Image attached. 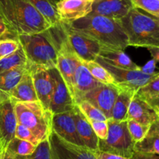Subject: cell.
<instances>
[{"instance_id":"obj_37","label":"cell","mask_w":159,"mask_h":159,"mask_svg":"<svg viewBox=\"0 0 159 159\" xmlns=\"http://www.w3.org/2000/svg\"><path fill=\"white\" fill-rule=\"evenodd\" d=\"M91 124L95 133L99 140H105L108 135V123L107 121H97V120L88 119Z\"/></svg>"},{"instance_id":"obj_35","label":"cell","mask_w":159,"mask_h":159,"mask_svg":"<svg viewBox=\"0 0 159 159\" xmlns=\"http://www.w3.org/2000/svg\"><path fill=\"white\" fill-rule=\"evenodd\" d=\"M15 137L30 142L31 143H33L35 146H37L40 143V142L37 140V139L34 137L32 132L27 127H26L23 125L19 124V123H17L16 128Z\"/></svg>"},{"instance_id":"obj_50","label":"cell","mask_w":159,"mask_h":159,"mask_svg":"<svg viewBox=\"0 0 159 159\" xmlns=\"http://www.w3.org/2000/svg\"><path fill=\"white\" fill-rule=\"evenodd\" d=\"M0 20H2V13H1V11H0Z\"/></svg>"},{"instance_id":"obj_6","label":"cell","mask_w":159,"mask_h":159,"mask_svg":"<svg viewBox=\"0 0 159 159\" xmlns=\"http://www.w3.org/2000/svg\"><path fill=\"white\" fill-rule=\"evenodd\" d=\"M108 135L105 140H99L98 151L131 158L135 143L127 128V121L116 122L108 118Z\"/></svg>"},{"instance_id":"obj_30","label":"cell","mask_w":159,"mask_h":159,"mask_svg":"<svg viewBox=\"0 0 159 159\" xmlns=\"http://www.w3.org/2000/svg\"><path fill=\"white\" fill-rule=\"evenodd\" d=\"M136 94L147 102L159 97V73L147 84L140 88Z\"/></svg>"},{"instance_id":"obj_38","label":"cell","mask_w":159,"mask_h":159,"mask_svg":"<svg viewBox=\"0 0 159 159\" xmlns=\"http://www.w3.org/2000/svg\"><path fill=\"white\" fill-rule=\"evenodd\" d=\"M140 70L143 72V73H146V74H155L157 72L155 71L156 70V62L153 59H151L148 62L145 64L144 66L140 67Z\"/></svg>"},{"instance_id":"obj_42","label":"cell","mask_w":159,"mask_h":159,"mask_svg":"<svg viewBox=\"0 0 159 159\" xmlns=\"http://www.w3.org/2000/svg\"><path fill=\"white\" fill-rule=\"evenodd\" d=\"M0 159H30V156H19L5 151L0 154Z\"/></svg>"},{"instance_id":"obj_47","label":"cell","mask_w":159,"mask_h":159,"mask_svg":"<svg viewBox=\"0 0 159 159\" xmlns=\"http://www.w3.org/2000/svg\"><path fill=\"white\" fill-rule=\"evenodd\" d=\"M154 108H155V110L156 111L157 114H158V117H159V106H155V107H153Z\"/></svg>"},{"instance_id":"obj_3","label":"cell","mask_w":159,"mask_h":159,"mask_svg":"<svg viewBox=\"0 0 159 159\" xmlns=\"http://www.w3.org/2000/svg\"><path fill=\"white\" fill-rule=\"evenodd\" d=\"M0 11L2 20L16 37L38 34L51 27L27 0H0Z\"/></svg>"},{"instance_id":"obj_21","label":"cell","mask_w":159,"mask_h":159,"mask_svg":"<svg viewBox=\"0 0 159 159\" xmlns=\"http://www.w3.org/2000/svg\"><path fill=\"white\" fill-rule=\"evenodd\" d=\"M28 70L27 65L0 73V104L10 99L12 89Z\"/></svg>"},{"instance_id":"obj_7","label":"cell","mask_w":159,"mask_h":159,"mask_svg":"<svg viewBox=\"0 0 159 159\" xmlns=\"http://www.w3.org/2000/svg\"><path fill=\"white\" fill-rule=\"evenodd\" d=\"M96 61L110 73L114 80V84L119 87L129 88L137 93L140 88L147 84L159 72L155 74H146L141 70H127L114 66L97 56Z\"/></svg>"},{"instance_id":"obj_25","label":"cell","mask_w":159,"mask_h":159,"mask_svg":"<svg viewBox=\"0 0 159 159\" xmlns=\"http://www.w3.org/2000/svg\"><path fill=\"white\" fill-rule=\"evenodd\" d=\"M49 23L51 26H55L61 23L57 14L56 4L51 0H27Z\"/></svg>"},{"instance_id":"obj_40","label":"cell","mask_w":159,"mask_h":159,"mask_svg":"<svg viewBox=\"0 0 159 159\" xmlns=\"http://www.w3.org/2000/svg\"><path fill=\"white\" fill-rule=\"evenodd\" d=\"M0 36L4 37H11V38H17L14 34H12L7 25L4 23V21L0 20Z\"/></svg>"},{"instance_id":"obj_15","label":"cell","mask_w":159,"mask_h":159,"mask_svg":"<svg viewBox=\"0 0 159 159\" xmlns=\"http://www.w3.org/2000/svg\"><path fill=\"white\" fill-rule=\"evenodd\" d=\"M134 8L130 0H95L90 15H99L120 20Z\"/></svg>"},{"instance_id":"obj_17","label":"cell","mask_w":159,"mask_h":159,"mask_svg":"<svg viewBox=\"0 0 159 159\" xmlns=\"http://www.w3.org/2000/svg\"><path fill=\"white\" fill-rule=\"evenodd\" d=\"M17 126L15 112V102L12 100L0 104V135L5 147H7L9 142L15 137Z\"/></svg>"},{"instance_id":"obj_49","label":"cell","mask_w":159,"mask_h":159,"mask_svg":"<svg viewBox=\"0 0 159 159\" xmlns=\"http://www.w3.org/2000/svg\"><path fill=\"white\" fill-rule=\"evenodd\" d=\"M83 1H86V2H94L95 0H83Z\"/></svg>"},{"instance_id":"obj_20","label":"cell","mask_w":159,"mask_h":159,"mask_svg":"<svg viewBox=\"0 0 159 159\" xmlns=\"http://www.w3.org/2000/svg\"><path fill=\"white\" fill-rule=\"evenodd\" d=\"M75 120V126L77 132L84 147L93 151H98L99 138L95 133L93 127L85 115L82 113L77 105L73 109Z\"/></svg>"},{"instance_id":"obj_29","label":"cell","mask_w":159,"mask_h":159,"mask_svg":"<svg viewBox=\"0 0 159 159\" xmlns=\"http://www.w3.org/2000/svg\"><path fill=\"white\" fill-rule=\"evenodd\" d=\"M37 146L26 140L14 137L9 143L6 151L19 156H30L35 151Z\"/></svg>"},{"instance_id":"obj_27","label":"cell","mask_w":159,"mask_h":159,"mask_svg":"<svg viewBox=\"0 0 159 159\" xmlns=\"http://www.w3.org/2000/svg\"><path fill=\"white\" fill-rule=\"evenodd\" d=\"M82 63L93 77L103 84H114V80L110 73L96 60L82 61Z\"/></svg>"},{"instance_id":"obj_4","label":"cell","mask_w":159,"mask_h":159,"mask_svg":"<svg viewBox=\"0 0 159 159\" xmlns=\"http://www.w3.org/2000/svg\"><path fill=\"white\" fill-rule=\"evenodd\" d=\"M119 21L127 34L129 46L159 48V23L155 17L134 7Z\"/></svg>"},{"instance_id":"obj_13","label":"cell","mask_w":159,"mask_h":159,"mask_svg":"<svg viewBox=\"0 0 159 159\" xmlns=\"http://www.w3.org/2000/svg\"><path fill=\"white\" fill-rule=\"evenodd\" d=\"M52 131L69 143L84 147L76 129L73 110L54 114L52 119Z\"/></svg>"},{"instance_id":"obj_32","label":"cell","mask_w":159,"mask_h":159,"mask_svg":"<svg viewBox=\"0 0 159 159\" xmlns=\"http://www.w3.org/2000/svg\"><path fill=\"white\" fill-rule=\"evenodd\" d=\"M76 105L85 116L87 119L97 120V121H107L108 118L100 110L93 106L87 101H82Z\"/></svg>"},{"instance_id":"obj_23","label":"cell","mask_w":159,"mask_h":159,"mask_svg":"<svg viewBox=\"0 0 159 159\" xmlns=\"http://www.w3.org/2000/svg\"><path fill=\"white\" fill-rule=\"evenodd\" d=\"M136 92L131 89L119 87V93L112 108L110 118L116 122L127 121L130 104Z\"/></svg>"},{"instance_id":"obj_31","label":"cell","mask_w":159,"mask_h":159,"mask_svg":"<svg viewBox=\"0 0 159 159\" xmlns=\"http://www.w3.org/2000/svg\"><path fill=\"white\" fill-rule=\"evenodd\" d=\"M127 125L132 140L135 143L141 141L145 137V136L148 133L151 127V126L142 124L130 118H127Z\"/></svg>"},{"instance_id":"obj_44","label":"cell","mask_w":159,"mask_h":159,"mask_svg":"<svg viewBox=\"0 0 159 159\" xmlns=\"http://www.w3.org/2000/svg\"><path fill=\"white\" fill-rule=\"evenodd\" d=\"M148 132H153V133L159 134V118H158V119L151 126Z\"/></svg>"},{"instance_id":"obj_11","label":"cell","mask_w":159,"mask_h":159,"mask_svg":"<svg viewBox=\"0 0 159 159\" xmlns=\"http://www.w3.org/2000/svg\"><path fill=\"white\" fill-rule=\"evenodd\" d=\"M81 62H82V59H79L76 55L75 53L73 51V50L67 42L66 37L65 36L58 48L56 68L57 69L61 76L63 78L72 98L74 75L76 68Z\"/></svg>"},{"instance_id":"obj_18","label":"cell","mask_w":159,"mask_h":159,"mask_svg":"<svg viewBox=\"0 0 159 159\" xmlns=\"http://www.w3.org/2000/svg\"><path fill=\"white\" fill-rule=\"evenodd\" d=\"M101 84L102 83L93 77V75L83 65L82 60V62L76 68L73 81V99L75 104L80 102L82 98L88 92Z\"/></svg>"},{"instance_id":"obj_24","label":"cell","mask_w":159,"mask_h":159,"mask_svg":"<svg viewBox=\"0 0 159 159\" xmlns=\"http://www.w3.org/2000/svg\"><path fill=\"white\" fill-rule=\"evenodd\" d=\"M98 56L105 62L114 66L127 69V70H139L140 69V66L134 63L122 50L101 49Z\"/></svg>"},{"instance_id":"obj_43","label":"cell","mask_w":159,"mask_h":159,"mask_svg":"<svg viewBox=\"0 0 159 159\" xmlns=\"http://www.w3.org/2000/svg\"><path fill=\"white\" fill-rule=\"evenodd\" d=\"M149 52L151 53L152 56V59L155 61L156 62H159V48L157 47H150V48H147Z\"/></svg>"},{"instance_id":"obj_52","label":"cell","mask_w":159,"mask_h":159,"mask_svg":"<svg viewBox=\"0 0 159 159\" xmlns=\"http://www.w3.org/2000/svg\"><path fill=\"white\" fill-rule=\"evenodd\" d=\"M157 19V20H158V23H159V18H156Z\"/></svg>"},{"instance_id":"obj_39","label":"cell","mask_w":159,"mask_h":159,"mask_svg":"<svg viewBox=\"0 0 159 159\" xmlns=\"http://www.w3.org/2000/svg\"><path fill=\"white\" fill-rule=\"evenodd\" d=\"M130 159H159V155L155 154H148V153L134 151Z\"/></svg>"},{"instance_id":"obj_2","label":"cell","mask_w":159,"mask_h":159,"mask_svg":"<svg viewBox=\"0 0 159 159\" xmlns=\"http://www.w3.org/2000/svg\"><path fill=\"white\" fill-rule=\"evenodd\" d=\"M65 23L74 31L98 42L101 49L124 51L129 46L127 34L118 20L89 14L86 17Z\"/></svg>"},{"instance_id":"obj_14","label":"cell","mask_w":159,"mask_h":159,"mask_svg":"<svg viewBox=\"0 0 159 159\" xmlns=\"http://www.w3.org/2000/svg\"><path fill=\"white\" fill-rule=\"evenodd\" d=\"M27 67L32 76L38 101L45 108L49 109L54 89V82L49 71L46 69L39 67L28 65Z\"/></svg>"},{"instance_id":"obj_36","label":"cell","mask_w":159,"mask_h":159,"mask_svg":"<svg viewBox=\"0 0 159 159\" xmlns=\"http://www.w3.org/2000/svg\"><path fill=\"white\" fill-rule=\"evenodd\" d=\"M30 159H51L48 139L43 140L37 145L34 154L30 155Z\"/></svg>"},{"instance_id":"obj_48","label":"cell","mask_w":159,"mask_h":159,"mask_svg":"<svg viewBox=\"0 0 159 159\" xmlns=\"http://www.w3.org/2000/svg\"><path fill=\"white\" fill-rule=\"evenodd\" d=\"M51 1H52L54 4H57V3L59 1H61V0H51Z\"/></svg>"},{"instance_id":"obj_45","label":"cell","mask_w":159,"mask_h":159,"mask_svg":"<svg viewBox=\"0 0 159 159\" xmlns=\"http://www.w3.org/2000/svg\"><path fill=\"white\" fill-rule=\"evenodd\" d=\"M148 103H149V104H150L152 106V107L159 106V97H158V98H155V99L152 100V101H148Z\"/></svg>"},{"instance_id":"obj_41","label":"cell","mask_w":159,"mask_h":159,"mask_svg":"<svg viewBox=\"0 0 159 159\" xmlns=\"http://www.w3.org/2000/svg\"><path fill=\"white\" fill-rule=\"evenodd\" d=\"M95 154H96V157L98 159H130V158H127V157H121V156L115 155V154H108V153L102 152V151H95Z\"/></svg>"},{"instance_id":"obj_10","label":"cell","mask_w":159,"mask_h":159,"mask_svg":"<svg viewBox=\"0 0 159 159\" xmlns=\"http://www.w3.org/2000/svg\"><path fill=\"white\" fill-rule=\"evenodd\" d=\"M48 71L54 82L50 111L53 114L72 111L76 104L59 71L57 68L51 69Z\"/></svg>"},{"instance_id":"obj_5","label":"cell","mask_w":159,"mask_h":159,"mask_svg":"<svg viewBox=\"0 0 159 159\" xmlns=\"http://www.w3.org/2000/svg\"><path fill=\"white\" fill-rule=\"evenodd\" d=\"M15 112L17 123L27 127L40 143L48 139L52 132L54 114L40 101L16 102Z\"/></svg>"},{"instance_id":"obj_12","label":"cell","mask_w":159,"mask_h":159,"mask_svg":"<svg viewBox=\"0 0 159 159\" xmlns=\"http://www.w3.org/2000/svg\"><path fill=\"white\" fill-rule=\"evenodd\" d=\"M118 93L119 87L115 84H102L100 86L88 92L82 98V101L89 102L100 110L107 118H110Z\"/></svg>"},{"instance_id":"obj_8","label":"cell","mask_w":159,"mask_h":159,"mask_svg":"<svg viewBox=\"0 0 159 159\" xmlns=\"http://www.w3.org/2000/svg\"><path fill=\"white\" fill-rule=\"evenodd\" d=\"M48 140L51 159H98L94 151L69 143L53 131Z\"/></svg>"},{"instance_id":"obj_34","label":"cell","mask_w":159,"mask_h":159,"mask_svg":"<svg viewBox=\"0 0 159 159\" xmlns=\"http://www.w3.org/2000/svg\"><path fill=\"white\" fill-rule=\"evenodd\" d=\"M20 46V44L17 38L6 37L0 39V60L16 51Z\"/></svg>"},{"instance_id":"obj_1","label":"cell","mask_w":159,"mask_h":159,"mask_svg":"<svg viewBox=\"0 0 159 159\" xmlns=\"http://www.w3.org/2000/svg\"><path fill=\"white\" fill-rule=\"evenodd\" d=\"M65 34L62 23L43 32L17 36L27 59L28 66L46 70L56 68L57 52Z\"/></svg>"},{"instance_id":"obj_51","label":"cell","mask_w":159,"mask_h":159,"mask_svg":"<svg viewBox=\"0 0 159 159\" xmlns=\"http://www.w3.org/2000/svg\"><path fill=\"white\" fill-rule=\"evenodd\" d=\"M1 38H6V37H2V36H0V39Z\"/></svg>"},{"instance_id":"obj_9","label":"cell","mask_w":159,"mask_h":159,"mask_svg":"<svg viewBox=\"0 0 159 159\" xmlns=\"http://www.w3.org/2000/svg\"><path fill=\"white\" fill-rule=\"evenodd\" d=\"M61 23L67 42L76 55L82 61L96 60L100 52V45L93 39L70 28L67 23Z\"/></svg>"},{"instance_id":"obj_19","label":"cell","mask_w":159,"mask_h":159,"mask_svg":"<svg viewBox=\"0 0 159 159\" xmlns=\"http://www.w3.org/2000/svg\"><path fill=\"white\" fill-rule=\"evenodd\" d=\"M142 124L152 126L159 118L156 111L149 103L135 94L128 109V118Z\"/></svg>"},{"instance_id":"obj_22","label":"cell","mask_w":159,"mask_h":159,"mask_svg":"<svg viewBox=\"0 0 159 159\" xmlns=\"http://www.w3.org/2000/svg\"><path fill=\"white\" fill-rule=\"evenodd\" d=\"M10 99L15 103L38 101L29 70L23 74L20 82L12 89L10 94Z\"/></svg>"},{"instance_id":"obj_16","label":"cell","mask_w":159,"mask_h":159,"mask_svg":"<svg viewBox=\"0 0 159 159\" xmlns=\"http://www.w3.org/2000/svg\"><path fill=\"white\" fill-rule=\"evenodd\" d=\"M93 3L83 0H61L56 8L61 21L71 23L89 15L93 9Z\"/></svg>"},{"instance_id":"obj_26","label":"cell","mask_w":159,"mask_h":159,"mask_svg":"<svg viewBox=\"0 0 159 159\" xmlns=\"http://www.w3.org/2000/svg\"><path fill=\"white\" fill-rule=\"evenodd\" d=\"M26 65L27 59L23 48L20 45L16 51L0 60V73Z\"/></svg>"},{"instance_id":"obj_46","label":"cell","mask_w":159,"mask_h":159,"mask_svg":"<svg viewBox=\"0 0 159 159\" xmlns=\"http://www.w3.org/2000/svg\"><path fill=\"white\" fill-rule=\"evenodd\" d=\"M6 147H5L4 143H3L2 142V140L1 135H0V154H1L3 151H6Z\"/></svg>"},{"instance_id":"obj_33","label":"cell","mask_w":159,"mask_h":159,"mask_svg":"<svg viewBox=\"0 0 159 159\" xmlns=\"http://www.w3.org/2000/svg\"><path fill=\"white\" fill-rule=\"evenodd\" d=\"M134 7L148 12L155 18H159V0H130Z\"/></svg>"},{"instance_id":"obj_28","label":"cell","mask_w":159,"mask_h":159,"mask_svg":"<svg viewBox=\"0 0 159 159\" xmlns=\"http://www.w3.org/2000/svg\"><path fill=\"white\" fill-rule=\"evenodd\" d=\"M134 151L159 155V134L148 132L144 139L135 143Z\"/></svg>"}]
</instances>
